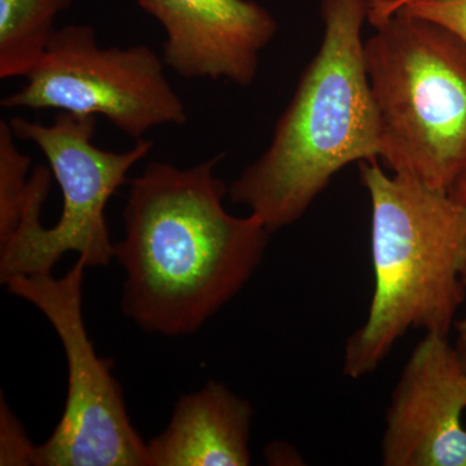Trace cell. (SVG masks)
I'll list each match as a JSON object with an SVG mask.
<instances>
[{
	"mask_svg": "<svg viewBox=\"0 0 466 466\" xmlns=\"http://www.w3.org/2000/svg\"><path fill=\"white\" fill-rule=\"evenodd\" d=\"M222 158L189 167L150 162L131 180L115 259L126 274L122 311L146 332H198L265 257L271 232L253 214L226 210L228 188L216 175Z\"/></svg>",
	"mask_w": 466,
	"mask_h": 466,
	"instance_id": "1",
	"label": "cell"
},
{
	"mask_svg": "<svg viewBox=\"0 0 466 466\" xmlns=\"http://www.w3.org/2000/svg\"><path fill=\"white\" fill-rule=\"evenodd\" d=\"M320 14L323 41L268 148L228 187L271 233L299 222L343 167L381 153L361 38L368 0H321Z\"/></svg>",
	"mask_w": 466,
	"mask_h": 466,
	"instance_id": "2",
	"label": "cell"
},
{
	"mask_svg": "<svg viewBox=\"0 0 466 466\" xmlns=\"http://www.w3.org/2000/svg\"><path fill=\"white\" fill-rule=\"evenodd\" d=\"M372 208L375 291L367 320L349 337L343 373L370 375L412 329L449 336L464 303L466 205L379 158L359 162Z\"/></svg>",
	"mask_w": 466,
	"mask_h": 466,
	"instance_id": "3",
	"label": "cell"
},
{
	"mask_svg": "<svg viewBox=\"0 0 466 466\" xmlns=\"http://www.w3.org/2000/svg\"><path fill=\"white\" fill-rule=\"evenodd\" d=\"M373 29L364 60L380 159L450 192L466 171V43L404 9Z\"/></svg>",
	"mask_w": 466,
	"mask_h": 466,
	"instance_id": "4",
	"label": "cell"
},
{
	"mask_svg": "<svg viewBox=\"0 0 466 466\" xmlns=\"http://www.w3.org/2000/svg\"><path fill=\"white\" fill-rule=\"evenodd\" d=\"M18 140L42 150L50 168L30 174L29 193L20 222L0 244V281L18 276L52 274L64 254L73 251L87 267H106L115 259L106 208L128 171L153 148L137 140L116 153L95 146L96 116L58 112L52 125L15 116L9 121Z\"/></svg>",
	"mask_w": 466,
	"mask_h": 466,
	"instance_id": "5",
	"label": "cell"
},
{
	"mask_svg": "<svg viewBox=\"0 0 466 466\" xmlns=\"http://www.w3.org/2000/svg\"><path fill=\"white\" fill-rule=\"evenodd\" d=\"M78 257L61 278L18 276L9 293L35 306L50 321L66 352V408L54 433L36 447L38 466H148L147 443L131 424L112 361L95 351L84 320V279Z\"/></svg>",
	"mask_w": 466,
	"mask_h": 466,
	"instance_id": "6",
	"label": "cell"
},
{
	"mask_svg": "<svg viewBox=\"0 0 466 466\" xmlns=\"http://www.w3.org/2000/svg\"><path fill=\"white\" fill-rule=\"evenodd\" d=\"M165 66L148 46L101 48L94 27L72 24L55 32L25 86L3 97L0 106L101 116L142 140L152 128L182 126L188 118Z\"/></svg>",
	"mask_w": 466,
	"mask_h": 466,
	"instance_id": "7",
	"label": "cell"
},
{
	"mask_svg": "<svg viewBox=\"0 0 466 466\" xmlns=\"http://www.w3.org/2000/svg\"><path fill=\"white\" fill-rule=\"evenodd\" d=\"M466 363L449 336L425 333L386 412L385 466H466Z\"/></svg>",
	"mask_w": 466,
	"mask_h": 466,
	"instance_id": "8",
	"label": "cell"
},
{
	"mask_svg": "<svg viewBox=\"0 0 466 466\" xmlns=\"http://www.w3.org/2000/svg\"><path fill=\"white\" fill-rule=\"evenodd\" d=\"M164 27L162 58L187 79H226L248 87L278 21L254 0H137Z\"/></svg>",
	"mask_w": 466,
	"mask_h": 466,
	"instance_id": "9",
	"label": "cell"
},
{
	"mask_svg": "<svg viewBox=\"0 0 466 466\" xmlns=\"http://www.w3.org/2000/svg\"><path fill=\"white\" fill-rule=\"evenodd\" d=\"M250 401L208 382L175 404L170 424L147 443L148 466L250 465Z\"/></svg>",
	"mask_w": 466,
	"mask_h": 466,
	"instance_id": "10",
	"label": "cell"
},
{
	"mask_svg": "<svg viewBox=\"0 0 466 466\" xmlns=\"http://www.w3.org/2000/svg\"><path fill=\"white\" fill-rule=\"evenodd\" d=\"M72 0H0V79L27 76L45 57Z\"/></svg>",
	"mask_w": 466,
	"mask_h": 466,
	"instance_id": "11",
	"label": "cell"
},
{
	"mask_svg": "<svg viewBox=\"0 0 466 466\" xmlns=\"http://www.w3.org/2000/svg\"><path fill=\"white\" fill-rule=\"evenodd\" d=\"M32 159L16 147L11 124L0 121V244L15 232L27 200Z\"/></svg>",
	"mask_w": 466,
	"mask_h": 466,
	"instance_id": "12",
	"label": "cell"
},
{
	"mask_svg": "<svg viewBox=\"0 0 466 466\" xmlns=\"http://www.w3.org/2000/svg\"><path fill=\"white\" fill-rule=\"evenodd\" d=\"M0 465H35L36 447L26 431L9 410L5 400L0 401Z\"/></svg>",
	"mask_w": 466,
	"mask_h": 466,
	"instance_id": "13",
	"label": "cell"
},
{
	"mask_svg": "<svg viewBox=\"0 0 466 466\" xmlns=\"http://www.w3.org/2000/svg\"><path fill=\"white\" fill-rule=\"evenodd\" d=\"M400 9L433 21L466 43V0H412Z\"/></svg>",
	"mask_w": 466,
	"mask_h": 466,
	"instance_id": "14",
	"label": "cell"
},
{
	"mask_svg": "<svg viewBox=\"0 0 466 466\" xmlns=\"http://www.w3.org/2000/svg\"><path fill=\"white\" fill-rule=\"evenodd\" d=\"M403 2L404 0H368V23L372 26L381 23L395 14Z\"/></svg>",
	"mask_w": 466,
	"mask_h": 466,
	"instance_id": "15",
	"label": "cell"
},
{
	"mask_svg": "<svg viewBox=\"0 0 466 466\" xmlns=\"http://www.w3.org/2000/svg\"><path fill=\"white\" fill-rule=\"evenodd\" d=\"M450 195L452 196L455 200L466 205V171L464 175L460 177L459 182L451 189Z\"/></svg>",
	"mask_w": 466,
	"mask_h": 466,
	"instance_id": "16",
	"label": "cell"
},
{
	"mask_svg": "<svg viewBox=\"0 0 466 466\" xmlns=\"http://www.w3.org/2000/svg\"><path fill=\"white\" fill-rule=\"evenodd\" d=\"M455 329L458 333V348L461 351H466V311L464 317L456 321Z\"/></svg>",
	"mask_w": 466,
	"mask_h": 466,
	"instance_id": "17",
	"label": "cell"
},
{
	"mask_svg": "<svg viewBox=\"0 0 466 466\" xmlns=\"http://www.w3.org/2000/svg\"><path fill=\"white\" fill-rule=\"evenodd\" d=\"M410 2H412V0H404V2L401 3L400 8L403 7L404 5H407V3H410Z\"/></svg>",
	"mask_w": 466,
	"mask_h": 466,
	"instance_id": "18",
	"label": "cell"
},
{
	"mask_svg": "<svg viewBox=\"0 0 466 466\" xmlns=\"http://www.w3.org/2000/svg\"><path fill=\"white\" fill-rule=\"evenodd\" d=\"M460 352H461L462 358H464V360H465V363H466V351H461V350H460Z\"/></svg>",
	"mask_w": 466,
	"mask_h": 466,
	"instance_id": "19",
	"label": "cell"
},
{
	"mask_svg": "<svg viewBox=\"0 0 466 466\" xmlns=\"http://www.w3.org/2000/svg\"><path fill=\"white\" fill-rule=\"evenodd\" d=\"M464 281H465V285H466V268H465V274H464Z\"/></svg>",
	"mask_w": 466,
	"mask_h": 466,
	"instance_id": "20",
	"label": "cell"
}]
</instances>
